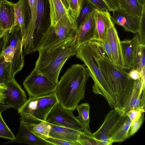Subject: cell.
Segmentation results:
<instances>
[{"label":"cell","instance_id":"6da1fadb","mask_svg":"<svg viewBox=\"0 0 145 145\" xmlns=\"http://www.w3.org/2000/svg\"><path fill=\"white\" fill-rule=\"evenodd\" d=\"M88 42L92 57L111 91L115 108L123 112L131 100L139 79H132L127 69L111 62L95 40Z\"/></svg>","mask_w":145,"mask_h":145},{"label":"cell","instance_id":"7a4b0ae2","mask_svg":"<svg viewBox=\"0 0 145 145\" xmlns=\"http://www.w3.org/2000/svg\"><path fill=\"white\" fill-rule=\"evenodd\" d=\"M89 76L86 68L82 65L75 64L70 67L57 84L55 93L59 104L73 111L85 97Z\"/></svg>","mask_w":145,"mask_h":145},{"label":"cell","instance_id":"3957f363","mask_svg":"<svg viewBox=\"0 0 145 145\" xmlns=\"http://www.w3.org/2000/svg\"><path fill=\"white\" fill-rule=\"evenodd\" d=\"M78 47L76 35L54 46L39 50V56L34 69L57 84L63 66L69 58L76 56Z\"/></svg>","mask_w":145,"mask_h":145},{"label":"cell","instance_id":"277c9868","mask_svg":"<svg viewBox=\"0 0 145 145\" xmlns=\"http://www.w3.org/2000/svg\"><path fill=\"white\" fill-rule=\"evenodd\" d=\"M76 56L83 61L86 67L90 76L93 80L94 84L92 87L93 92L103 96L112 108H115V103L111 91L92 57L88 42L78 46Z\"/></svg>","mask_w":145,"mask_h":145},{"label":"cell","instance_id":"5b68a950","mask_svg":"<svg viewBox=\"0 0 145 145\" xmlns=\"http://www.w3.org/2000/svg\"><path fill=\"white\" fill-rule=\"evenodd\" d=\"M59 102L55 93L47 95L30 97L18 110L22 120L25 124H38L46 122L49 113Z\"/></svg>","mask_w":145,"mask_h":145},{"label":"cell","instance_id":"8992f818","mask_svg":"<svg viewBox=\"0 0 145 145\" xmlns=\"http://www.w3.org/2000/svg\"><path fill=\"white\" fill-rule=\"evenodd\" d=\"M50 25L48 0H37L36 22L28 54L39 50Z\"/></svg>","mask_w":145,"mask_h":145},{"label":"cell","instance_id":"52a82bcc","mask_svg":"<svg viewBox=\"0 0 145 145\" xmlns=\"http://www.w3.org/2000/svg\"><path fill=\"white\" fill-rule=\"evenodd\" d=\"M127 115L122 111L114 108L106 114L102 125L93 133L99 145H110L112 136L122 124Z\"/></svg>","mask_w":145,"mask_h":145},{"label":"cell","instance_id":"ba28073f","mask_svg":"<svg viewBox=\"0 0 145 145\" xmlns=\"http://www.w3.org/2000/svg\"><path fill=\"white\" fill-rule=\"evenodd\" d=\"M78 28L62 20L50 26L39 50L49 48L72 39L76 35Z\"/></svg>","mask_w":145,"mask_h":145},{"label":"cell","instance_id":"9c48e42d","mask_svg":"<svg viewBox=\"0 0 145 145\" xmlns=\"http://www.w3.org/2000/svg\"><path fill=\"white\" fill-rule=\"evenodd\" d=\"M23 84L29 98L40 97L55 93L57 85L34 69L26 77Z\"/></svg>","mask_w":145,"mask_h":145},{"label":"cell","instance_id":"30bf717a","mask_svg":"<svg viewBox=\"0 0 145 145\" xmlns=\"http://www.w3.org/2000/svg\"><path fill=\"white\" fill-rule=\"evenodd\" d=\"M46 122L80 132L84 130L83 126L73 115L72 111L63 107L59 102L54 105L49 113Z\"/></svg>","mask_w":145,"mask_h":145},{"label":"cell","instance_id":"8fae6325","mask_svg":"<svg viewBox=\"0 0 145 145\" xmlns=\"http://www.w3.org/2000/svg\"><path fill=\"white\" fill-rule=\"evenodd\" d=\"M5 85L7 89L4 93L5 97L3 104L9 105L18 110L27 100L25 92L14 78Z\"/></svg>","mask_w":145,"mask_h":145},{"label":"cell","instance_id":"7c38bea8","mask_svg":"<svg viewBox=\"0 0 145 145\" xmlns=\"http://www.w3.org/2000/svg\"><path fill=\"white\" fill-rule=\"evenodd\" d=\"M141 41L138 33L131 40L120 41L124 68L127 70L135 69L137 63L138 47Z\"/></svg>","mask_w":145,"mask_h":145},{"label":"cell","instance_id":"4fadbf2b","mask_svg":"<svg viewBox=\"0 0 145 145\" xmlns=\"http://www.w3.org/2000/svg\"><path fill=\"white\" fill-rule=\"evenodd\" d=\"M15 25L14 3L0 0V38L10 32Z\"/></svg>","mask_w":145,"mask_h":145},{"label":"cell","instance_id":"5bb4252c","mask_svg":"<svg viewBox=\"0 0 145 145\" xmlns=\"http://www.w3.org/2000/svg\"><path fill=\"white\" fill-rule=\"evenodd\" d=\"M48 1L50 26H54L62 20L78 26L77 20L72 16L61 0H48Z\"/></svg>","mask_w":145,"mask_h":145},{"label":"cell","instance_id":"9a60e30c","mask_svg":"<svg viewBox=\"0 0 145 145\" xmlns=\"http://www.w3.org/2000/svg\"><path fill=\"white\" fill-rule=\"evenodd\" d=\"M112 12L111 18L114 23L121 26L126 31L134 34L138 33L140 18L130 14L120 8Z\"/></svg>","mask_w":145,"mask_h":145},{"label":"cell","instance_id":"2e32d148","mask_svg":"<svg viewBox=\"0 0 145 145\" xmlns=\"http://www.w3.org/2000/svg\"><path fill=\"white\" fill-rule=\"evenodd\" d=\"M106 39L110 48L114 63L120 67L124 68L121 47V41L114 23L112 21L107 27Z\"/></svg>","mask_w":145,"mask_h":145},{"label":"cell","instance_id":"e0dca14e","mask_svg":"<svg viewBox=\"0 0 145 145\" xmlns=\"http://www.w3.org/2000/svg\"><path fill=\"white\" fill-rule=\"evenodd\" d=\"M94 12L90 14L78 27L76 34L78 46L94 39L95 31Z\"/></svg>","mask_w":145,"mask_h":145},{"label":"cell","instance_id":"ac0fdd59","mask_svg":"<svg viewBox=\"0 0 145 145\" xmlns=\"http://www.w3.org/2000/svg\"><path fill=\"white\" fill-rule=\"evenodd\" d=\"M14 142L24 143L32 145H52L35 135L22 120L20 122L19 132L15 136L14 139L10 140L5 144Z\"/></svg>","mask_w":145,"mask_h":145},{"label":"cell","instance_id":"d6986e66","mask_svg":"<svg viewBox=\"0 0 145 145\" xmlns=\"http://www.w3.org/2000/svg\"><path fill=\"white\" fill-rule=\"evenodd\" d=\"M94 18L95 31L93 40L102 41L106 39V33L108 25L112 22L108 11H101L95 9Z\"/></svg>","mask_w":145,"mask_h":145},{"label":"cell","instance_id":"ffe728a7","mask_svg":"<svg viewBox=\"0 0 145 145\" xmlns=\"http://www.w3.org/2000/svg\"><path fill=\"white\" fill-rule=\"evenodd\" d=\"M51 125L50 137L66 141L78 143V140L81 132L65 127Z\"/></svg>","mask_w":145,"mask_h":145},{"label":"cell","instance_id":"44dd1931","mask_svg":"<svg viewBox=\"0 0 145 145\" xmlns=\"http://www.w3.org/2000/svg\"><path fill=\"white\" fill-rule=\"evenodd\" d=\"M22 42L21 40L14 48V56L10 62L11 74L14 78L18 72L22 70L24 65V56Z\"/></svg>","mask_w":145,"mask_h":145},{"label":"cell","instance_id":"7402d4cb","mask_svg":"<svg viewBox=\"0 0 145 145\" xmlns=\"http://www.w3.org/2000/svg\"><path fill=\"white\" fill-rule=\"evenodd\" d=\"M120 8L124 10L128 14L140 18L143 5L138 0H119Z\"/></svg>","mask_w":145,"mask_h":145},{"label":"cell","instance_id":"603a6c76","mask_svg":"<svg viewBox=\"0 0 145 145\" xmlns=\"http://www.w3.org/2000/svg\"><path fill=\"white\" fill-rule=\"evenodd\" d=\"M5 40L4 48L0 54V85H6L14 78L12 76L11 71V63L6 61L3 53L5 47Z\"/></svg>","mask_w":145,"mask_h":145},{"label":"cell","instance_id":"cb8c5ba5","mask_svg":"<svg viewBox=\"0 0 145 145\" xmlns=\"http://www.w3.org/2000/svg\"><path fill=\"white\" fill-rule=\"evenodd\" d=\"M90 108L89 104L85 103L78 105L75 108L78 114L76 118L83 126L84 130L90 131L89 126Z\"/></svg>","mask_w":145,"mask_h":145},{"label":"cell","instance_id":"d4e9b609","mask_svg":"<svg viewBox=\"0 0 145 145\" xmlns=\"http://www.w3.org/2000/svg\"><path fill=\"white\" fill-rule=\"evenodd\" d=\"M141 78L138 82L136 86L129 103L123 110L125 114L130 110L139 108L142 94L144 89Z\"/></svg>","mask_w":145,"mask_h":145},{"label":"cell","instance_id":"484cf974","mask_svg":"<svg viewBox=\"0 0 145 145\" xmlns=\"http://www.w3.org/2000/svg\"><path fill=\"white\" fill-rule=\"evenodd\" d=\"M131 121L127 116L122 124L114 133L110 138L112 144L122 142L128 138V135Z\"/></svg>","mask_w":145,"mask_h":145},{"label":"cell","instance_id":"4316f807","mask_svg":"<svg viewBox=\"0 0 145 145\" xmlns=\"http://www.w3.org/2000/svg\"><path fill=\"white\" fill-rule=\"evenodd\" d=\"M135 69L140 73L142 84L145 86V43L141 41L138 47L137 63Z\"/></svg>","mask_w":145,"mask_h":145},{"label":"cell","instance_id":"83f0119b","mask_svg":"<svg viewBox=\"0 0 145 145\" xmlns=\"http://www.w3.org/2000/svg\"><path fill=\"white\" fill-rule=\"evenodd\" d=\"M25 125L35 135L42 139L50 137L51 126L46 122L42 121L38 124Z\"/></svg>","mask_w":145,"mask_h":145},{"label":"cell","instance_id":"f1b7e54d","mask_svg":"<svg viewBox=\"0 0 145 145\" xmlns=\"http://www.w3.org/2000/svg\"><path fill=\"white\" fill-rule=\"evenodd\" d=\"M78 142L80 145H99L98 141L90 131L84 130L79 135Z\"/></svg>","mask_w":145,"mask_h":145},{"label":"cell","instance_id":"f546056e","mask_svg":"<svg viewBox=\"0 0 145 145\" xmlns=\"http://www.w3.org/2000/svg\"><path fill=\"white\" fill-rule=\"evenodd\" d=\"M95 10V8L91 3L86 0H83L82 8L77 20L78 27Z\"/></svg>","mask_w":145,"mask_h":145},{"label":"cell","instance_id":"4dcf8cb0","mask_svg":"<svg viewBox=\"0 0 145 145\" xmlns=\"http://www.w3.org/2000/svg\"><path fill=\"white\" fill-rule=\"evenodd\" d=\"M83 0H69V11L77 20L82 8Z\"/></svg>","mask_w":145,"mask_h":145},{"label":"cell","instance_id":"1f68e13d","mask_svg":"<svg viewBox=\"0 0 145 145\" xmlns=\"http://www.w3.org/2000/svg\"><path fill=\"white\" fill-rule=\"evenodd\" d=\"M0 137L13 140L15 139L13 133L3 119L0 113Z\"/></svg>","mask_w":145,"mask_h":145},{"label":"cell","instance_id":"d6a6232c","mask_svg":"<svg viewBox=\"0 0 145 145\" xmlns=\"http://www.w3.org/2000/svg\"><path fill=\"white\" fill-rule=\"evenodd\" d=\"M144 120V113L138 119L131 122L129 128L128 138L134 135L139 129L142 125Z\"/></svg>","mask_w":145,"mask_h":145},{"label":"cell","instance_id":"836d02e7","mask_svg":"<svg viewBox=\"0 0 145 145\" xmlns=\"http://www.w3.org/2000/svg\"><path fill=\"white\" fill-rule=\"evenodd\" d=\"M141 41L145 43V4L143 5L142 14L140 17L138 33Z\"/></svg>","mask_w":145,"mask_h":145},{"label":"cell","instance_id":"e575fe53","mask_svg":"<svg viewBox=\"0 0 145 145\" xmlns=\"http://www.w3.org/2000/svg\"><path fill=\"white\" fill-rule=\"evenodd\" d=\"M43 139L50 143L51 145H80L79 143L78 142L66 141L50 137L45 138Z\"/></svg>","mask_w":145,"mask_h":145},{"label":"cell","instance_id":"d590c367","mask_svg":"<svg viewBox=\"0 0 145 145\" xmlns=\"http://www.w3.org/2000/svg\"><path fill=\"white\" fill-rule=\"evenodd\" d=\"M144 112L145 110L139 107L130 110L125 114L129 117L132 122L138 118Z\"/></svg>","mask_w":145,"mask_h":145},{"label":"cell","instance_id":"8d00e7d4","mask_svg":"<svg viewBox=\"0 0 145 145\" xmlns=\"http://www.w3.org/2000/svg\"><path fill=\"white\" fill-rule=\"evenodd\" d=\"M96 41L105 53L110 60L114 63L110 48L106 39L102 41L99 42Z\"/></svg>","mask_w":145,"mask_h":145},{"label":"cell","instance_id":"74e56055","mask_svg":"<svg viewBox=\"0 0 145 145\" xmlns=\"http://www.w3.org/2000/svg\"><path fill=\"white\" fill-rule=\"evenodd\" d=\"M91 3L95 9L99 11H108L107 7L103 0H86Z\"/></svg>","mask_w":145,"mask_h":145},{"label":"cell","instance_id":"f35d334b","mask_svg":"<svg viewBox=\"0 0 145 145\" xmlns=\"http://www.w3.org/2000/svg\"><path fill=\"white\" fill-rule=\"evenodd\" d=\"M14 54V49L10 46H5V47L3 53L5 61L7 62H11L13 59Z\"/></svg>","mask_w":145,"mask_h":145},{"label":"cell","instance_id":"ab89813d","mask_svg":"<svg viewBox=\"0 0 145 145\" xmlns=\"http://www.w3.org/2000/svg\"><path fill=\"white\" fill-rule=\"evenodd\" d=\"M106 5L108 10L112 11L120 8L119 0H103Z\"/></svg>","mask_w":145,"mask_h":145},{"label":"cell","instance_id":"60d3db41","mask_svg":"<svg viewBox=\"0 0 145 145\" xmlns=\"http://www.w3.org/2000/svg\"><path fill=\"white\" fill-rule=\"evenodd\" d=\"M130 77L132 79L137 80L141 78L140 74L135 69H132L129 72Z\"/></svg>","mask_w":145,"mask_h":145},{"label":"cell","instance_id":"b9f144b4","mask_svg":"<svg viewBox=\"0 0 145 145\" xmlns=\"http://www.w3.org/2000/svg\"><path fill=\"white\" fill-rule=\"evenodd\" d=\"M7 89L5 85H0V103L3 104V101L5 98V95L4 93Z\"/></svg>","mask_w":145,"mask_h":145},{"label":"cell","instance_id":"7bdbcfd3","mask_svg":"<svg viewBox=\"0 0 145 145\" xmlns=\"http://www.w3.org/2000/svg\"><path fill=\"white\" fill-rule=\"evenodd\" d=\"M5 36L0 38V54L2 52L5 46Z\"/></svg>","mask_w":145,"mask_h":145},{"label":"cell","instance_id":"ee69618b","mask_svg":"<svg viewBox=\"0 0 145 145\" xmlns=\"http://www.w3.org/2000/svg\"><path fill=\"white\" fill-rule=\"evenodd\" d=\"M1 104L2 103H0V113H1L4 110L11 107V106L8 105L3 104L1 105Z\"/></svg>","mask_w":145,"mask_h":145},{"label":"cell","instance_id":"f6af8a7d","mask_svg":"<svg viewBox=\"0 0 145 145\" xmlns=\"http://www.w3.org/2000/svg\"><path fill=\"white\" fill-rule=\"evenodd\" d=\"M66 9L69 11V0H61Z\"/></svg>","mask_w":145,"mask_h":145},{"label":"cell","instance_id":"bcb514c9","mask_svg":"<svg viewBox=\"0 0 145 145\" xmlns=\"http://www.w3.org/2000/svg\"><path fill=\"white\" fill-rule=\"evenodd\" d=\"M138 1L142 5L145 4V0H138Z\"/></svg>","mask_w":145,"mask_h":145}]
</instances>
